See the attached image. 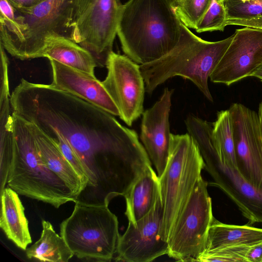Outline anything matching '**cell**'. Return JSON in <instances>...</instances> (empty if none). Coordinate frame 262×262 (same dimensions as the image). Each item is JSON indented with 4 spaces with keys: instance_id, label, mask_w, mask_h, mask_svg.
I'll return each mask as SVG.
<instances>
[{
    "instance_id": "cell-24",
    "label": "cell",
    "mask_w": 262,
    "mask_h": 262,
    "mask_svg": "<svg viewBox=\"0 0 262 262\" xmlns=\"http://www.w3.org/2000/svg\"><path fill=\"white\" fill-rule=\"evenodd\" d=\"M212 137L220 159L227 165L236 169L232 125L228 110L217 112L216 121L212 123Z\"/></svg>"
},
{
    "instance_id": "cell-9",
    "label": "cell",
    "mask_w": 262,
    "mask_h": 262,
    "mask_svg": "<svg viewBox=\"0 0 262 262\" xmlns=\"http://www.w3.org/2000/svg\"><path fill=\"white\" fill-rule=\"evenodd\" d=\"M207 186L201 177L170 233L167 255L177 261H197L205 249L214 217Z\"/></svg>"
},
{
    "instance_id": "cell-29",
    "label": "cell",
    "mask_w": 262,
    "mask_h": 262,
    "mask_svg": "<svg viewBox=\"0 0 262 262\" xmlns=\"http://www.w3.org/2000/svg\"><path fill=\"white\" fill-rule=\"evenodd\" d=\"M39 129L56 142L64 156L86 186L89 180L84 168L78 155L68 141L55 130L46 128Z\"/></svg>"
},
{
    "instance_id": "cell-16",
    "label": "cell",
    "mask_w": 262,
    "mask_h": 262,
    "mask_svg": "<svg viewBox=\"0 0 262 262\" xmlns=\"http://www.w3.org/2000/svg\"><path fill=\"white\" fill-rule=\"evenodd\" d=\"M52 71L51 84L55 88L84 100L113 116L119 112L101 81L95 76L49 59Z\"/></svg>"
},
{
    "instance_id": "cell-30",
    "label": "cell",
    "mask_w": 262,
    "mask_h": 262,
    "mask_svg": "<svg viewBox=\"0 0 262 262\" xmlns=\"http://www.w3.org/2000/svg\"><path fill=\"white\" fill-rule=\"evenodd\" d=\"M246 262H262V241L250 247L246 255Z\"/></svg>"
},
{
    "instance_id": "cell-20",
    "label": "cell",
    "mask_w": 262,
    "mask_h": 262,
    "mask_svg": "<svg viewBox=\"0 0 262 262\" xmlns=\"http://www.w3.org/2000/svg\"><path fill=\"white\" fill-rule=\"evenodd\" d=\"M160 196L159 179L151 166L124 195L128 222L135 224L152 210Z\"/></svg>"
},
{
    "instance_id": "cell-17",
    "label": "cell",
    "mask_w": 262,
    "mask_h": 262,
    "mask_svg": "<svg viewBox=\"0 0 262 262\" xmlns=\"http://www.w3.org/2000/svg\"><path fill=\"white\" fill-rule=\"evenodd\" d=\"M29 123L39 154L47 166L60 178L77 199L86 185L56 142L36 125Z\"/></svg>"
},
{
    "instance_id": "cell-14",
    "label": "cell",
    "mask_w": 262,
    "mask_h": 262,
    "mask_svg": "<svg viewBox=\"0 0 262 262\" xmlns=\"http://www.w3.org/2000/svg\"><path fill=\"white\" fill-rule=\"evenodd\" d=\"M220 61L210 76L214 83L226 85L251 76L262 62V29H236Z\"/></svg>"
},
{
    "instance_id": "cell-31",
    "label": "cell",
    "mask_w": 262,
    "mask_h": 262,
    "mask_svg": "<svg viewBox=\"0 0 262 262\" xmlns=\"http://www.w3.org/2000/svg\"><path fill=\"white\" fill-rule=\"evenodd\" d=\"M15 9L35 6L43 0H7Z\"/></svg>"
},
{
    "instance_id": "cell-10",
    "label": "cell",
    "mask_w": 262,
    "mask_h": 262,
    "mask_svg": "<svg viewBox=\"0 0 262 262\" xmlns=\"http://www.w3.org/2000/svg\"><path fill=\"white\" fill-rule=\"evenodd\" d=\"M193 137L205 161V168L214 180L211 184L220 188L235 204L249 224L262 223V190L249 183L237 169L220 159L210 127L199 128Z\"/></svg>"
},
{
    "instance_id": "cell-27",
    "label": "cell",
    "mask_w": 262,
    "mask_h": 262,
    "mask_svg": "<svg viewBox=\"0 0 262 262\" xmlns=\"http://www.w3.org/2000/svg\"><path fill=\"white\" fill-rule=\"evenodd\" d=\"M224 1L212 0L208 10L195 29L197 32L224 30L227 18Z\"/></svg>"
},
{
    "instance_id": "cell-8",
    "label": "cell",
    "mask_w": 262,
    "mask_h": 262,
    "mask_svg": "<svg viewBox=\"0 0 262 262\" xmlns=\"http://www.w3.org/2000/svg\"><path fill=\"white\" fill-rule=\"evenodd\" d=\"M118 0H71L68 37L106 66L117 35Z\"/></svg>"
},
{
    "instance_id": "cell-13",
    "label": "cell",
    "mask_w": 262,
    "mask_h": 262,
    "mask_svg": "<svg viewBox=\"0 0 262 262\" xmlns=\"http://www.w3.org/2000/svg\"><path fill=\"white\" fill-rule=\"evenodd\" d=\"M163 210L160 195L152 210L135 224L128 222L120 235L116 261L149 262L167 254L168 244L162 236Z\"/></svg>"
},
{
    "instance_id": "cell-6",
    "label": "cell",
    "mask_w": 262,
    "mask_h": 262,
    "mask_svg": "<svg viewBox=\"0 0 262 262\" xmlns=\"http://www.w3.org/2000/svg\"><path fill=\"white\" fill-rule=\"evenodd\" d=\"M118 225L108 204L76 201L71 215L61 223L60 233L78 258L110 261L117 253Z\"/></svg>"
},
{
    "instance_id": "cell-7",
    "label": "cell",
    "mask_w": 262,
    "mask_h": 262,
    "mask_svg": "<svg viewBox=\"0 0 262 262\" xmlns=\"http://www.w3.org/2000/svg\"><path fill=\"white\" fill-rule=\"evenodd\" d=\"M205 164L199 146L188 133L171 135L167 166L159 177L163 210L162 236L168 242L179 216L187 203Z\"/></svg>"
},
{
    "instance_id": "cell-34",
    "label": "cell",
    "mask_w": 262,
    "mask_h": 262,
    "mask_svg": "<svg viewBox=\"0 0 262 262\" xmlns=\"http://www.w3.org/2000/svg\"><path fill=\"white\" fill-rule=\"evenodd\" d=\"M170 4H172L173 2L176 1L177 0H167Z\"/></svg>"
},
{
    "instance_id": "cell-2",
    "label": "cell",
    "mask_w": 262,
    "mask_h": 262,
    "mask_svg": "<svg viewBox=\"0 0 262 262\" xmlns=\"http://www.w3.org/2000/svg\"><path fill=\"white\" fill-rule=\"evenodd\" d=\"M181 24L167 0H128L120 5L117 35L125 55L142 65L176 46Z\"/></svg>"
},
{
    "instance_id": "cell-36",
    "label": "cell",
    "mask_w": 262,
    "mask_h": 262,
    "mask_svg": "<svg viewBox=\"0 0 262 262\" xmlns=\"http://www.w3.org/2000/svg\"><path fill=\"white\" fill-rule=\"evenodd\" d=\"M243 2H245L246 1H249L250 0H242Z\"/></svg>"
},
{
    "instance_id": "cell-5",
    "label": "cell",
    "mask_w": 262,
    "mask_h": 262,
    "mask_svg": "<svg viewBox=\"0 0 262 262\" xmlns=\"http://www.w3.org/2000/svg\"><path fill=\"white\" fill-rule=\"evenodd\" d=\"M14 10V23L0 24V43L15 58H39L45 39L50 33L68 36L71 0H43Z\"/></svg>"
},
{
    "instance_id": "cell-1",
    "label": "cell",
    "mask_w": 262,
    "mask_h": 262,
    "mask_svg": "<svg viewBox=\"0 0 262 262\" xmlns=\"http://www.w3.org/2000/svg\"><path fill=\"white\" fill-rule=\"evenodd\" d=\"M11 103L13 113L39 128L61 134L93 182L117 176L141 145L137 133L112 114L51 84L21 79L11 95Z\"/></svg>"
},
{
    "instance_id": "cell-25",
    "label": "cell",
    "mask_w": 262,
    "mask_h": 262,
    "mask_svg": "<svg viewBox=\"0 0 262 262\" xmlns=\"http://www.w3.org/2000/svg\"><path fill=\"white\" fill-rule=\"evenodd\" d=\"M226 26H241L262 29V3L254 0H225Z\"/></svg>"
},
{
    "instance_id": "cell-26",
    "label": "cell",
    "mask_w": 262,
    "mask_h": 262,
    "mask_svg": "<svg viewBox=\"0 0 262 262\" xmlns=\"http://www.w3.org/2000/svg\"><path fill=\"white\" fill-rule=\"evenodd\" d=\"M211 2L212 0H177L171 6L184 25L195 30Z\"/></svg>"
},
{
    "instance_id": "cell-11",
    "label": "cell",
    "mask_w": 262,
    "mask_h": 262,
    "mask_svg": "<svg viewBox=\"0 0 262 262\" xmlns=\"http://www.w3.org/2000/svg\"><path fill=\"white\" fill-rule=\"evenodd\" d=\"M106 67L107 73L102 84L127 125L143 113L145 83L140 66L126 55L112 51Z\"/></svg>"
},
{
    "instance_id": "cell-23",
    "label": "cell",
    "mask_w": 262,
    "mask_h": 262,
    "mask_svg": "<svg viewBox=\"0 0 262 262\" xmlns=\"http://www.w3.org/2000/svg\"><path fill=\"white\" fill-rule=\"evenodd\" d=\"M8 67L7 64L1 66L0 145L1 160L4 162L11 160L14 148L13 112L9 91Z\"/></svg>"
},
{
    "instance_id": "cell-19",
    "label": "cell",
    "mask_w": 262,
    "mask_h": 262,
    "mask_svg": "<svg viewBox=\"0 0 262 262\" xmlns=\"http://www.w3.org/2000/svg\"><path fill=\"white\" fill-rule=\"evenodd\" d=\"M18 194L9 187L1 192L0 227L8 239L26 250L32 239L25 208Z\"/></svg>"
},
{
    "instance_id": "cell-21",
    "label": "cell",
    "mask_w": 262,
    "mask_h": 262,
    "mask_svg": "<svg viewBox=\"0 0 262 262\" xmlns=\"http://www.w3.org/2000/svg\"><path fill=\"white\" fill-rule=\"evenodd\" d=\"M262 241V228L248 224L230 225L221 223L214 217L210 226L203 252L227 247L251 245Z\"/></svg>"
},
{
    "instance_id": "cell-3",
    "label": "cell",
    "mask_w": 262,
    "mask_h": 262,
    "mask_svg": "<svg viewBox=\"0 0 262 262\" xmlns=\"http://www.w3.org/2000/svg\"><path fill=\"white\" fill-rule=\"evenodd\" d=\"M176 46L159 59L140 65L145 92L151 94L167 80L181 76L191 80L210 101L213 98L208 80L230 45L234 34L217 41H206L181 24Z\"/></svg>"
},
{
    "instance_id": "cell-12",
    "label": "cell",
    "mask_w": 262,
    "mask_h": 262,
    "mask_svg": "<svg viewBox=\"0 0 262 262\" xmlns=\"http://www.w3.org/2000/svg\"><path fill=\"white\" fill-rule=\"evenodd\" d=\"M228 111L236 169L249 183L262 190V132L258 114L237 103Z\"/></svg>"
},
{
    "instance_id": "cell-33",
    "label": "cell",
    "mask_w": 262,
    "mask_h": 262,
    "mask_svg": "<svg viewBox=\"0 0 262 262\" xmlns=\"http://www.w3.org/2000/svg\"><path fill=\"white\" fill-rule=\"evenodd\" d=\"M258 115L259 118V124L262 132V100L260 103L259 104Z\"/></svg>"
},
{
    "instance_id": "cell-35",
    "label": "cell",
    "mask_w": 262,
    "mask_h": 262,
    "mask_svg": "<svg viewBox=\"0 0 262 262\" xmlns=\"http://www.w3.org/2000/svg\"><path fill=\"white\" fill-rule=\"evenodd\" d=\"M257 2H259V3H262V0H254Z\"/></svg>"
},
{
    "instance_id": "cell-32",
    "label": "cell",
    "mask_w": 262,
    "mask_h": 262,
    "mask_svg": "<svg viewBox=\"0 0 262 262\" xmlns=\"http://www.w3.org/2000/svg\"><path fill=\"white\" fill-rule=\"evenodd\" d=\"M251 76L256 77L262 81V62L253 71Z\"/></svg>"
},
{
    "instance_id": "cell-28",
    "label": "cell",
    "mask_w": 262,
    "mask_h": 262,
    "mask_svg": "<svg viewBox=\"0 0 262 262\" xmlns=\"http://www.w3.org/2000/svg\"><path fill=\"white\" fill-rule=\"evenodd\" d=\"M252 245H241L227 247L211 251L203 252L198 257L197 261L246 262L247 252Z\"/></svg>"
},
{
    "instance_id": "cell-22",
    "label": "cell",
    "mask_w": 262,
    "mask_h": 262,
    "mask_svg": "<svg viewBox=\"0 0 262 262\" xmlns=\"http://www.w3.org/2000/svg\"><path fill=\"white\" fill-rule=\"evenodd\" d=\"M39 239L26 249L28 258L42 261L68 262L74 255L64 238L55 231L48 221H42Z\"/></svg>"
},
{
    "instance_id": "cell-18",
    "label": "cell",
    "mask_w": 262,
    "mask_h": 262,
    "mask_svg": "<svg viewBox=\"0 0 262 262\" xmlns=\"http://www.w3.org/2000/svg\"><path fill=\"white\" fill-rule=\"evenodd\" d=\"M40 57L56 60L93 76L98 67L88 50L68 36L57 33H50L46 37Z\"/></svg>"
},
{
    "instance_id": "cell-15",
    "label": "cell",
    "mask_w": 262,
    "mask_h": 262,
    "mask_svg": "<svg viewBox=\"0 0 262 262\" xmlns=\"http://www.w3.org/2000/svg\"><path fill=\"white\" fill-rule=\"evenodd\" d=\"M173 92L165 88L160 99L142 114L140 139L159 177L169 157L171 133L169 117Z\"/></svg>"
},
{
    "instance_id": "cell-4",
    "label": "cell",
    "mask_w": 262,
    "mask_h": 262,
    "mask_svg": "<svg viewBox=\"0 0 262 262\" xmlns=\"http://www.w3.org/2000/svg\"><path fill=\"white\" fill-rule=\"evenodd\" d=\"M14 148L8 186L17 193L56 208L76 197L42 160L27 121L13 113Z\"/></svg>"
}]
</instances>
